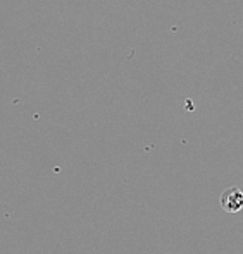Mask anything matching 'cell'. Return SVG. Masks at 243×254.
Listing matches in <instances>:
<instances>
[{
    "label": "cell",
    "instance_id": "cell-1",
    "mask_svg": "<svg viewBox=\"0 0 243 254\" xmlns=\"http://www.w3.org/2000/svg\"><path fill=\"white\" fill-rule=\"evenodd\" d=\"M221 206L226 213H238L243 208V192L238 188H230L221 194Z\"/></svg>",
    "mask_w": 243,
    "mask_h": 254
}]
</instances>
